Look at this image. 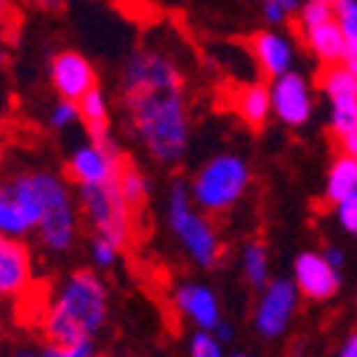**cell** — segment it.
Listing matches in <instances>:
<instances>
[{
	"label": "cell",
	"instance_id": "7",
	"mask_svg": "<svg viewBox=\"0 0 357 357\" xmlns=\"http://www.w3.org/2000/svg\"><path fill=\"white\" fill-rule=\"evenodd\" d=\"M40 218L43 210L34 185V170H20L6 182H0V236H34Z\"/></svg>",
	"mask_w": 357,
	"mask_h": 357
},
{
	"label": "cell",
	"instance_id": "10",
	"mask_svg": "<svg viewBox=\"0 0 357 357\" xmlns=\"http://www.w3.org/2000/svg\"><path fill=\"white\" fill-rule=\"evenodd\" d=\"M318 85L329 102V125L335 137H343L346 130L357 125V77L343 66H324L318 74Z\"/></svg>",
	"mask_w": 357,
	"mask_h": 357
},
{
	"label": "cell",
	"instance_id": "25",
	"mask_svg": "<svg viewBox=\"0 0 357 357\" xmlns=\"http://www.w3.org/2000/svg\"><path fill=\"white\" fill-rule=\"evenodd\" d=\"M303 0H261V15L266 26H284L287 20L295 17Z\"/></svg>",
	"mask_w": 357,
	"mask_h": 357
},
{
	"label": "cell",
	"instance_id": "14",
	"mask_svg": "<svg viewBox=\"0 0 357 357\" xmlns=\"http://www.w3.org/2000/svg\"><path fill=\"white\" fill-rule=\"evenodd\" d=\"M49 77H52V88L57 91V97L71 100V102H79L91 88H97V71L91 60L68 49L52 57Z\"/></svg>",
	"mask_w": 357,
	"mask_h": 357
},
{
	"label": "cell",
	"instance_id": "39",
	"mask_svg": "<svg viewBox=\"0 0 357 357\" xmlns=\"http://www.w3.org/2000/svg\"><path fill=\"white\" fill-rule=\"evenodd\" d=\"M227 357H250V354H244V351H236V354H227Z\"/></svg>",
	"mask_w": 357,
	"mask_h": 357
},
{
	"label": "cell",
	"instance_id": "41",
	"mask_svg": "<svg viewBox=\"0 0 357 357\" xmlns=\"http://www.w3.org/2000/svg\"><path fill=\"white\" fill-rule=\"evenodd\" d=\"M114 357H125V354H114Z\"/></svg>",
	"mask_w": 357,
	"mask_h": 357
},
{
	"label": "cell",
	"instance_id": "21",
	"mask_svg": "<svg viewBox=\"0 0 357 357\" xmlns=\"http://www.w3.org/2000/svg\"><path fill=\"white\" fill-rule=\"evenodd\" d=\"M241 273L250 287L261 289L270 281V250L264 241H250L241 250Z\"/></svg>",
	"mask_w": 357,
	"mask_h": 357
},
{
	"label": "cell",
	"instance_id": "24",
	"mask_svg": "<svg viewBox=\"0 0 357 357\" xmlns=\"http://www.w3.org/2000/svg\"><path fill=\"white\" fill-rule=\"evenodd\" d=\"M188 354L190 357H227L225 354V340H218L215 332H210V329H196L190 335Z\"/></svg>",
	"mask_w": 357,
	"mask_h": 357
},
{
	"label": "cell",
	"instance_id": "18",
	"mask_svg": "<svg viewBox=\"0 0 357 357\" xmlns=\"http://www.w3.org/2000/svg\"><path fill=\"white\" fill-rule=\"evenodd\" d=\"M233 111L238 119L250 128H261L266 119L273 116V100H270V85L266 82H247L236 91Z\"/></svg>",
	"mask_w": 357,
	"mask_h": 357
},
{
	"label": "cell",
	"instance_id": "8",
	"mask_svg": "<svg viewBox=\"0 0 357 357\" xmlns=\"http://www.w3.org/2000/svg\"><path fill=\"white\" fill-rule=\"evenodd\" d=\"M125 165V153L119 151V145L114 142V137H105V139H91L77 145L68 156V178L82 188V185H105V182H114L119 176Z\"/></svg>",
	"mask_w": 357,
	"mask_h": 357
},
{
	"label": "cell",
	"instance_id": "26",
	"mask_svg": "<svg viewBox=\"0 0 357 357\" xmlns=\"http://www.w3.org/2000/svg\"><path fill=\"white\" fill-rule=\"evenodd\" d=\"M97 346L94 340H79V343H49L37 351V357H94Z\"/></svg>",
	"mask_w": 357,
	"mask_h": 357
},
{
	"label": "cell",
	"instance_id": "11",
	"mask_svg": "<svg viewBox=\"0 0 357 357\" xmlns=\"http://www.w3.org/2000/svg\"><path fill=\"white\" fill-rule=\"evenodd\" d=\"M273 116L289 128H303L315 114V94L312 85L301 71H287L270 82Z\"/></svg>",
	"mask_w": 357,
	"mask_h": 357
},
{
	"label": "cell",
	"instance_id": "22",
	"mask_svg": "<svg viewBox=\"0 0 357 357\" xmlns=\"http://www.w3.org/2000/svg\"><path fill=\"white\" fill-rule=\"evenodd\" d=\"M116 185H119L125 202H128L133 210L142 207V204L148 202V196H151L148 176H145L137 165H133V162H128V159H125V165H122V170H119V176H116Z\"/></svg>",
	"mask_w": 357,
	"mask_h": 357
},
{
	"label": "cell",
	"instance_id": "27",
	"mask_svg": "<svg viewBox=\"0 0 357 357\" xmlns=\"http://www.w3.org/2000/svg\"><path fill=\"white\" fill-rule=\"evenodd\" d=\"M335 207V221H337V227L349 236H357V190L349 193L346 199H340Z\"/></svg>",
	"mask_w": 357,
	"mask_h": 357
},
{
	"label": "cell",
	"instance_id": "19",
	"mask_svg": "<svg viewBox=\"0 0 357 357\" xmlns=\"http://www.w3.org/2000/svg\"><path fill=\"white\" fill-rule=\"evenodd\" d=\"M77 105H79V122L85 125L88 137L91 139L111 137V108H108V100L100 88H91Z\"/></svg>",
	"mask_w": 357,
	"mask_h": 357
},
{
	"label": "cell",
	"instance_id": "35",
	"mask_svg": "<svg viewBox=\"0 0 357 357\" xmlns=\"http://www.w3.org/2000/svg\"><path fill=\"white\" fill-rule=\"evenodd\" d=\"M343 66L357 77V52H346V57H343Z\"/></svg>",
	"mask_w": 357,
	"mask_h": 357
},
{
	"label": "cell",
	"instance_id": "20",
	"mask_svg": "<svg viewBox=\"0 0 357 357\" xmlns=\"http://www.w3.org/2000/svg\"><path fill=\"white\" fill-rule=\"evenodd\" d=\"M357 190V159L349 153H340L326 173V185H324V199L329 204H337L349 193Z\"/></svg>",
	"mask_w": 357,
	"mask_h": 357
},
{
	"label": "cell",
	"instance_id": "9",
	"mask_svg": "<svg viewBox=\"0 0 357 357\" xmlns=\"http://www.w3.org/2000/svg\"><path fill=\"white\" fill-rule=\"evenodd\" d=\"M298 287L289 278H270L266 287H261L258 303H255V332L264 340H278L281 335H287L295 312H298Z\"/></svg>",
	"mask_w": 357,
	"mask_h": 357
},
{
	"label": "cell",
	"instance_id": "32",
	"mask_svg": "<svg viewBox=\"0 0 357 357\" xmlns=\"http://www.w3.org/2000/svg\"><path fill=\"white\" fill-rule=\"evenodd\" d=\"M332 357H357V332H351V335L343 340V346H340Z\"/></svg>",
	"mask_w": 357,
	"mask_h": 357
},
{
	"label": "cell",
	"instance_id": "12",
	"mask_svg": "<svg viewBox=\"0 0 357 357\" xmlns=\"http://www.w3.org/2000/svg\"><path fill=\"white\" fill-rule=\"evenodd\" d=\"M292 281L301 292V298L309 301H329L340 289V270L326 261L324 252L306 250L292 264Z\"/></svg>",
	"mask_w": 357,
	"mask_h": 357
},
{
	"label": "cell",
	"instance_id": "42",
	"mask_svg": "<svg viewBox=\"0 0 357 357\" xmlns=\"http://www.w3.org/2000/svg\"><path fill=\"white\" fill-rule=\"evenodd\" d=\"M354 301H357V295H354Z\"/></svg>",
	"mask_w": 357,
	"mask_h": 357
},
{
	"label": "cell",
	"instance_id": "5",
	"mask_svg": "<svg viewBox=\"0 0 357 357\" xmlns=\"http://www.w3.org/2000/svg\"><path fill=\"white\" fill-rule=\"evenodd\" d=\"M252 170L238 153H215L193 176L190 196L204 213H227L250 190Z\"/></svg>",
	"mask_w": 357,
	"mask_h": 357
},
{
	"label": "cell",
	"instance_id": "1",
	"mask_svg": "<svg viewBox=\"0 0 357 357\" xmlns=\"http://www.w3.org/2000/svg\"><path fill=\"white\" fill-rule=\"evenodd\" d=\"M119 94L137 142L159 165H178L190 148V108L182 68L159 49H137L122 66Z\"/></svg>",
	"mask_w": 357,
	"mask_h": 357
},
{
	"label": "cell",
	"instance_id": "29",
	"mask_svg": "<svg viewBox=\"0 0 357 357\" xmlns=\"http://www.w3.org/2000/svg\"><path fill=\"white\" fill-rule=\"evenodd\" d=\"M77 122H79V105L71 102V100L57 97V102H54V108H52V114H49V125H52L54 130H66V128H71V125H77Z\"/></svg>",
	"mask_w": 357,
	"mask_h": 357
},
{
	"label": "cell",
	"instance_id": "31",
	"mask_svg": "<svg viewBox=\"0 0 357 357\" xmlns=\"http://www.w3.org/2000/svg\"><path fill=\"white\" fill-rule=\"evenodd\" d=\"M324 255H326V261H329L332 266H337V270H343V264H346V252H343L337 244H329V247L324 250Z\"/></svg>",
	"mask_w": 357,
	"mask_h": 357
},
{
	"label": "cell",
	"instance_id": "37",
	"mask_svg": "<svg viewBox=\"0 0 357 357\" xmlns=\"http://www.w3.org/2000/svg\"><path fill=\"white\" fill-rule=\"evenodd\" d=\"M15 357H37V351H31V349H17Z\"/></svg>",
	"mask_w": 357,
	"mask_h": 357
},
{
	"label": "cell",
	"instance_id": "33",
	"mask_svg": "<svg viewBox=\"0 0 357 357\" xmlns=\"http://www.w3.org/2000/svg\"><path fill=\"white\" fill-rule=\"evenodd\" d=\"M213 332H215V337H218V340H225V343H227V340H233V326H230L225 318L218 321V326H215Z\"/></svg>",
	"mask_w": 357,
	"mask_h": 357
},
{
	"label": "cell",
	"instance_id": "34",
	"mask_svg": "<svg viewBox=\"0 0 357 357\" xmlns=\"http://www.w3.org/2000/svg\"><path fill=\"white\" fill-rule=\"evenodd\" d=\"M31 3L40 6V9H46V12H60L66 6V0H31Z\"/></svg>",
	"mask_w": 357,
	"mask_h": 357
},
{
	"label": "cell",
	"instance_id": "16",
	"mask_svg": "<svg viewBox=\"0 0 357 357\" xmlns=\"http://www.w3.org/2000/svg\"><path fill=\"white\" fill-rule=\"evenodd\" d=\"M250 52L264 77H281L295 68V43L278 31V26H266L250 37Z\"/></svg>",
	"mask_w": 357,
	"mask_h": 357
},
{
	"label": "cell",
	"instance_id": "6",
	"mask_svg": "<svg viewBox=\"0 0 357 357\" xmlns=\"http://www.w3.org/2000/svg\"><path fill=\"white\" fill-rule=\"evenodd\" d=\"M77 204L82 218L91 225L94 236H102L119 247L130 238V204L125 202L116 178L105 185H82L77 188Z\"/></svg>",
	"mask_w": 357,
	"mask_h": 357
},
{
	"label": "cell",
	"instance_id": "23",
	"mask_svg": "<svg viewBox=\"0 0 357 357\" xmlns=\"http://www.w3.org/2000/svg\"><path fill=\"white\" fill-rule=\"evenodd\" d=\"M332 9L346 37V52H357V0H335Z\"/></svg>",
	"mask_w": 357,
	"mask_h": 357
},
{
	"label": "cell",
	"instance_id": "38",
	"mask_svg": "<svg viewBox=\"0 0 357 357\" xmlns=\"http://www.w3.org/2000/svg\"><path fill=\"white\" fill-rule=\"evenodd\" d=\"M6 12H9V0H0V20L6 17Z\"/></svg>",
	"mask_w": 357,
	"mask_h": 357
},
{
	"label": "cell",
	"instance_id": "2",
	"mask_svg": "<svg viewBox=\"0 0 357 357\" xmlns=\"http://www.w3.org/2000/svg\"><path fill=\"white\" fill-rule=\"evenodd\" d=\"M108 289L91 270L71 273L43 309V335L49 343L94 340L108 324Z\"/></svg>",
	"mask_w": 357,
	"mask_h": 357
},
{
	"label": "cell",
	"instance_id": "15",
	"mask_svg": "<svg viewBox=\"0 0 357 357\" xmlns=\"http://www.w3.org/2000/svg\"><path fill=\"white\" fill-rule=\"evenodd\" d=\"M173 306L193 329H215L221 321V303L207 284L185 281L173 289Z\"/></svg>",
	"mask_w": 357,
	"mask_h": 357
},
{
	"label": "cell",
	"instance_id": "3",
	"mask_svg": "<svg viewBox=\"0 0 357 357\" xmlns=\"http://www.w3.org/2000/svg\"><path fill=\"white\" fill-rule=\"evenodd\" d=\"M167 227L173 233V238H178L185 255L202 266L210 270L221 261V238L215 233V227L210 225V218L204 215L202 207H196L193 196H190V185L185 182H173L170 193H167Z\"/></svg>",
	"mask_w": 357,
	"mask_h": 357
},
{
	"label": "cell",
	"instance_id": "17",
	"mask_svg": "<svg viewBox=\"0 0 357 357\" xmlns=\"http://www.w3.org/2000/svg\"><path fill=\"white\" fill-rule=\"evenodd\" d=\"M298 34L303 40V46L315 54V60H321V66L343 63V57H346V37H343L335 15L318 20V23L301 26Z\"/></svg>",
	"mask_w": 357,
	"mask_h": 357
},
{
	"label": "cell",
	"instance_id": "13",
	"mask_svg": "<svg viewBox=\"0 0 357 357\" xmlns=\"http://www.w3.org/2000/svg\"><path fill=\"white\" fill-rule=\"evenodd\" d=\"M34 264L23 238L0 236V301H20L31 289Z\"/></svg>",
	"mask_w": 357,
	"mask_h": 357
},
{
	"label": "cell",
	"instance_id": "30",
	"mask_svg": "<svg viewBox=\"0 0 357 357\" xmlns=\"http://www.w3.org/2000/svg\"><path fill=\"white\" fill-rule=\"evenodd\" d=\"M337 139H340L343 153H349V156H354V159H357V125H354L351 130H346L343 137H337Z\"/></svg>",
	"mask_w": 357,
	"mask_h": 357
},
{
	"label": "cell",
	"instance_id": "28",
	"mask_svg": "<svg viewBox=\"0 0 357 357\" xmlns=\"http://www.w3.org/2000/svg\"><path fill=\"white\" fill-rule=\"evenodd\" d=\"M119 244H114V241H108V238H102V236H94V241H91V264L94 266H100V270H111V266L119 261Z\"/></svg>",
	"mask_w": 357,
	"mask_h": 357
},
{
	"label": "cell",
	"instance_id": "36",
	"mask_svg": "<svg viewBox=\"0 0 357 357\" xmlns=\"http://www.w3.org/2000/svg\"><path fill=\"white\" fill-rule=\"evenodd\" d=\"M6 63V40H3V34H0V66Z\"/></svg>",
	"mask_w": 357,
	"mask_h": 357
},
{
	"label": "cell",
	"instance_id": "4",
	"mask_svg": "<svg viewBox=\"0 0 357 357\" xmlns=\"http://www.w3.org/2000/svg\"><path fill=\"white\" fill-rule=\"evenodd\" d=\"M34 185L43 210L40 227L34 236L40 238V247L46 252L63 255L74 247L79 233V204L71 188L66 185V178H60L52 170H34Z\"/></svg>",
	"mask_w": 357,
	"mask_h": 357
},
{
	"label": "cell",
	"instance_id": "40",
	"mask_svg": "<svg viewBox=\"0 0 357 357\" xmlns=\"http://www.w3.org/2000/svg\"><path fill=\"white\" fill-rule=\"evenodd\" d=\"M318 3H329V6H332V3H335V0H318Z\"/></svg>",
	"mask_w": 357,
	"mask_h": 357
}]
</instances>
